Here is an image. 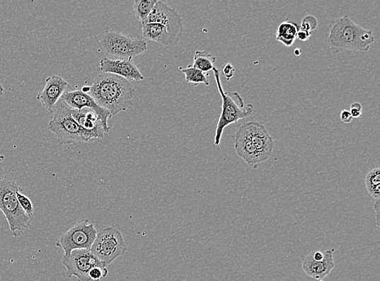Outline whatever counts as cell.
<instances>
[{
  "instance_id": "d6986e66",
  "label": "cell",
  "mask_w": 380,
  "mask_h": 281,
  "mask_svg": "<svg viewBox=\"0 0 380 281\" xmlns=\"http://www.w3.org/2000/svg\"><path fill=\"white\" fill-rule=\"evenodd\" d=\"M216 58L206 50H197L193 57V65L195 69L204 73H208L214 69Z\"/></svg>"
},
{
  "instance_id": "f1b7e54d",
  "label": "cell",
  "mask_w": 380,
  "mask_h": 281,
  "mask_svg": "<svg viewBox=\"0 0 380 281\" xmlns=\"http://www.w3.org/2000/svg\"><path fill=\"white\" fill-rule=\"evenodd\" d=\"M374 213H376V228L379 229V227H380V224H379V222H380V218H379V215H380V200H376V202H374Z\"/></svg>"
},
{
  "instance_id": "8992f818",
  "label": "cell",
  "mask_w": 380,
  "mask_h": 281,
  "mask_svg": "<svg viewBox=\"0 0 380 281\" xmlns=\"http://www.w3.org/2000/svg\"><path fill=\"white\" fill-rule=\"evenodd\" d=\"M47 128L57 137L59 144L87 143L93 140L91 134L84 130L72 117L71 108L62 100L54 110L52 119L49 122Z\"/></svg>"
},
{
  "instance_id": "ac0fdd59",
  "label": "cell",
  "mask_w": 380,
  "mask_h": 281,
  "mask_svg": "<svg viewBox=\"0 0 380 281\" xmlns=\"http://www.w3.org/2000/svg\"><path fill=\"white\" fill-rule=\"evenodd\" d=\"M299 30V28L297 23L284 21L277 28L276 40L283 44L284 47H292L297 39Z\"/></svg>"
},
{
  "instance_id": "484cf974",
  "label": "cell",
  "mask_w": 380,
  "mask_h": 281,
  "mask_svg": "<svg viewBox=\"0 0 380 281\" xmlns=\"http://www.w3.org/2000/svg\"><path fill=\"white\" fill-rule=\"evenodd\" d=\"M350 114L353 119H359L362 115V106L359 103H355L350 106Z\"/></svg>"
},
{
  "instance_id": "f546056e",
  "label": "cell",
  "mask_w": 380,
  "mask_h": 281,
  "mask_svg": "<svg viewBox=\"0 0 380 281\" xmlns=\"http://www.w3.org/2000/svg\"><path fill=\"white\" fill-rule=\"evenodd\" d=\"M311 38V33L299 30L297 33V39L301 42H306Z\"/></svg>"
},
{
  "instance_id": "5bb4252c",
  "label": "cell",
  "mask_w": 380,
  "mask_h": 281,
  "mask_svg": "<svg viewBox=\"0 0 380 281\" xmlns=\"http://www.w3.org/2000/svg\"><path fill=\"white\" fill-rule=\"evenodd\" d=\"M99 67L103 73L118 76L130 82L142 81L144 79L132 59L103 58L100 61Z\"/></svg>"
},
{
  "instance_id": "7402d4cb",
  "label": "cell",
  "mask_w": 380,
  "mask_h": 281,
  "mask_svg": "<svg viewBox=\"0 0 380 281\" xmlns=\"http://www.w3.org/2000/svg\"><path fill=\"white\" fill-rule=\"evenodd\" d=\"M180 70L185 75V81L188 83L193 84L195 86H198L200 84H205L206 86H209L208 74L195 69L192 66H188L187 69L180 67Z\"/></svg>"
},
{
  "instance_id": "4fadbf2b",
  "label": "cell",
  "mask_w": 380,
  "mask_h": 281,
  "mask_svg": "<svg viewBox=\"0 0 380 281\" xmlns=\"http://www.w3.org/2000/svg\"><path fill=\"white\" fill-rule=\"evenodd\" d=\"M69 86V83L64 78L55 75L49 76L43 89L37 95V100L43 108L52 113Z\"/></svg>"
},
{
  "instance_id": "1f68e13d",
  "label": "cell",
  "mask_w": 380,
  "mask_h": 281,
  "mask_svg": "<svg viewBox=\"0 0 380 281\" xmlns=\"http://www.w3.org/2000/svg\"><path fill=\"white\" fill-rule=\"evenodd\" d=\"M301 54V50L300 49H295L294 52V55L296 56H299Z\"/></svg>"
},
{
  "instance_id": "3957f363",
  "label": "cell",
  "mask_w": 380,
  "mask_h": 281,
  "mask_svg": "<svg viewBox=\"0 0 380 281\" xmlns=\"http://www.w3.org/2000/svg\"><path fill=\"white\" fill-rule=\"evenodd\" d=\"M374 42L373 31L357 25L347 15L329 25L327 44L334 53L343 50L367 52Z\"/></svg>"
},
{
  "instance_id": "83f0119b",
  "label": "cell",
  "mask_w": 380,
  "mask_h": 281,
  "mask_svg": "<svg viewBox=\"0 0 380 281\" xmlns=\"http://www.w3.org/2000/svg\"><path fill=\"white\" fill-rule=\"evenodd\" d=\"M340 120L345 123H350L353 120V117H352L350 110H343L342 113L340 115Z\"/></svg>"
},
{
  "instance_id": "8fae6325",
  "label": "cell",
  "mask_w": 380,
  "mask_h": 281,
  "mask_svg": "<svg viewBox=\"0 0 380 281\" xmlns=\"http://www.w3.org/2000/svg\"><path fill=\"white\" fill-rule=\"evenodd\" d=\"M146 23L160 24L168 28L173 35L180 42L183 35L182 16L175 8L162 1L156 3L149 16Z\"/></svg>"
},
{
  "instance_id": "e0dca14e",
  "label": "cell",
  "mask_w": 380,
  "mask_h": 281,
  "mask_svg": "<svg viewBox=\"0 0 380 281\" xmlns=\"http://www.w3.org/2000/svg\"><path fill=\"white\" fill-rule=\"evenodd\" d=\"M142 33L144 38L158 42L162 46L174 47L180 41L175 37L171 31L164 25L155 23H146L142 26Z\"/></svg>"
},
{
  "instance_id": "4316f807",
  "label": "cell",
  "mask_w": 380,
  "mask_h": 281,
  "mask_svg": "<svg viewBox=\"0 0 380 281\" xmlns=\"http://www.w3.org/2000/svg\"><path fill=\"white\" fill-rule=\"evenodd\" d=\"M223 75L226 78V80L231 81L236 74V69L231 64H226L222 69Z\"/></svg>"
},
{
  "instance_id": "d4e9b609",
  "label": "cell",
  "mask_w": 380,
  "mask_h": 281,
  "mask_svg": "<svg viewBox=\"0 0 380 281\" xmlns=\"http://www.w3.org/2000/svg\"><path fill=\"white\" fill-rule=\"evenodd\" d=\"M108 270L106 267H95L88 273L91 281H100L108 277Z\"/></svg>"
},
{
  "instance_id": "ffe728a7",
  "label": "cell",
  "mask_w": 380,
  "mask_h": 281,
  "mask_svg": "<svg viewBox=\"0 0 380 281\" xmlns=\"http://www.w3.org/2000/svg\"><path fill=\"white\" fill-rule=\"evenodd\" d=\"M156 2L158 0H135L134 1V14L136 15L142 26L146 24L149 16Z\"/></svg>"
},
{
  "instance_id": "603a6c76",
  "label": "cell",
  "mask_w": 380,
  "mask_h": 281,
  "mask_svg": "<svg viewBox=\"0 0 380 281\" xmlns=\"http://www.w3.org/2000/svg\"><path fill=\"white\" fill-rule=\"evenodd\" d=\"M16 198H18L22 210L26 213L28 217L33 219V214H35V207H33L31 200L22 193V190L16 193Z\"/></svg>"
},
{
  "instance_id": "277c9868",
  "label": "cell",
  "mask_w": 380,
  "mask_h": 281,
  "mask_svg": "<svg viewBox=\"0 0 380 281\" xmlns=\"http://www.w3.org/2000/svg\"><path fill=\"white\" fill-rule=\"evenodd\" d=\"M22 190L18 183L5 176L0 178V211L8 223L11 234L18 239L29 229L32 219L22 210L16 193Z\"/></svg>"
},
{
  "instance_id": "7c38bea8",
  "label": "cell",
  "mask_w": 380,
  "mask_h": 281,
  "mask_svg": "<svg viewBox=\"0 0 380 281\" xmlns=\"http://www.w3.org/2000/svg\"><path fill=\"white\" fill-rule=\"evenodd\" d=\"M61 100L71 109L81 110L87 108L93 110L99 120L102 122L105 133L110 132V127L108 125V120L111 117L110 112L100 108L91 95L82 92L81 90L67 91Z\"/></svg>"
},
{
  "instance_id": "2e32d148",
  "label": "cell",
  "mask_w": 380,
  "mask_h": 281,
  "mask_svg": "<svg viewBox=\"0 0 380 281\" xmlns=\"http://www.w3.org/2000/svg\"><path fill=\"white\" fill-rule=\"evenodd\" d=\"M71 115L78 125L91 134L93 140L104 138V127L93 110L87 108L81 110L71 109Z\"/></svg>"
},
{
  "instance_id": "6da1fadb",
  "label": "cell",
  "mask_w": 380,
  "mask_h": 281,
  "mask_svg": "<svg viewBox=\"0 0 380 281\" xmlns=\"http://www.w3.org/2000/svg\"><path fill=\"white\" fill-rule=\"evenodd\" d=\"M135 92V87L130 81L102 73L94 79L88 94L113 117L132 108Z\"/></svg>"
},
{
  "instance_id": "d6a6232c",
  "label": "cell",
  "mask_w": 380,
  "mask_h": 281,
  "mask_svg": "<svg viewBox=\"0 0 380 281\" xmlns=\"http://www.w3.org/2000/svg\"><path fill=\"white\" fill-rule=\"evenodd\" d=\"M5 160L4 156H0V164Z\"/></svg>"
},
{
  "instance_id": "52a82bcc",
  "label": "cell",
  "mask_w": 380,
  "mask_h": 281,
  "mask_svg": "<svg viewBox=\"0 0 380 281\" xmlns=\"http://www.w3.org/2000/svg\"><path fill=\"white\" fill-rule=\"evenodd\" d=\"M100 49L116 59H132L148 50L147 42L142 38L122 35V33L108 31L99 40Z\"/></svg>"
},
{
  "instance_id": "44dd1931",
  "label": "cell",
  "mask_w": 380,
  "mask_h": 281,
  "mask_svg": "<svg viewBox=\"0 0 380 281\" xmlns=\"http://www.w3.org/2000/svg\"><path fill=\"white\" fill-rule=\"evenodd\" d=\"M365 185L367 193L374 200H380V168H372L367 173Z\"/></svg>"
},
{
  "instance_id": "4dcf8cb0",
  "label": "cell",
  "mask_w": 380,
  "mask_h": 281,
  "mask_svg": "<svg viewBox=\"0 0 380 281\" xmlns=\"http://www.w3.org/2000/svg\"><path fill=\"white\" fill-rule=\"evenodd\" d=\"M4 93H5V89L3 87L2 84H0V98L4 96Z\"/></svg>"
},
{
  "instance_id": "5b68a950",
  "label": "cell",
  "mask_w": 380,
  "mask_h": 281,
  "mask_svg": "<svg viewBox=\"0 0 380 281\" xmlns=\"http://www.w3.org/2000/svg\"><path fill=\"white\" fill-rule=\"evenodd\" d=\"M212 71H214L217 87L222 100L221 113L217 122L214 137V144L219 146L225 128L249 117L253 113L254 105L253 104L245 105L243 98L236 92L224 91L220 80L219 70L214 67Z\"/></svg>"
},
{
  "instance_id": "cb8c5ba5",
  "label": "cell",
  "mask_w": 380,
  "mask_h": 281,
  "mask_svg": "<svg viewBox=\"0 0 380 281\" xmlns=\"http://www.w3.org/2000/svg\"><path fill=\"white\" fill-rule=\"evenodd\" d=\"M318 27V21L314 16L307 15L301 21L300 30L311 33L315 31Z\"/></svg>"
},
{
  "instance_id": "9a60e30c",
  "label": "cell",
  "mask_w": 380,
  "mask_h": 281,
  "mask_svg": "<svg viewBox=\"0 0 380 281\" xmlns=\"http://www.w3.org/2000/svg\"><path fill=\"white\" fill-rule=\"evenodd\" d=\"M333 250H326V255L322 260H316L309 254L303 256L301 258V268L307 277L321 280L331 273L335 268Z\"/></svg>"
},
{
  "instance_id": "7a4b0ae2",
  "label": "cell",
  "mask_w": 380,
  "mask_h": 281,
  "mask_svg": "<svg viewBox=\"0 0 380 281\" xmlns=\"http://www.w3.org/2000/svg\"><path fill=\"white\" fill-rule=\"evenodd\" d=\"M275 142L263 123L248 122L240 126L234 136L236 154L250 167L258 168L272 154Z\"/></svg>"
},
{
  "instance_id": "30bf717a",
  "label": "cell",
  "mask_w": 380,
  "mask_h": 281,
  "mask_svg": "<svg viewBox=\"0 0 380 281\" xmlns=\"http://www.w3.org/2000/svg\"><path fill=\"white\" fill-rule=\"evenodd\" d=\"M63 265L69 278L76 277L77 281H91L88 277L89 272L95 267H106L91 250H76L68 257L63 256Z\"/></svg>"
},
{
  "instance_id": "ba28073f",
  "label": "cell",
  "mask_w": 380,
  "mask_h": 281,
  "mask_svg": "<svg viewBox=\"0 0 380 281\" xmlns=\"http://www.w3.org/2000/svg\"><path fill=\"white\" fill-rule=\"evenodd\" d=\"M127 251L124 236L118 226H106L98 230L91 251L105 266L110 265L117 258L125 256Z\"/></svg>"
},
{
  "instance_id": "9c48e42d",
  "label": "cell",
  "mask_w": 380,
  "mask_h": 281,
  "mask_svg": "<svg viewBox=\"0 0 380 281\" xmlns=\"http://www.w3.org/2000/svg\"><path fill=\"white\" fill-rule=\"evenodd\" d=\"M98 229L88 219L78 222L67 231L57 243L62 249L64 256L68 257L76 250H91L97 237Z\"/></svg>"
}]
</instances>
